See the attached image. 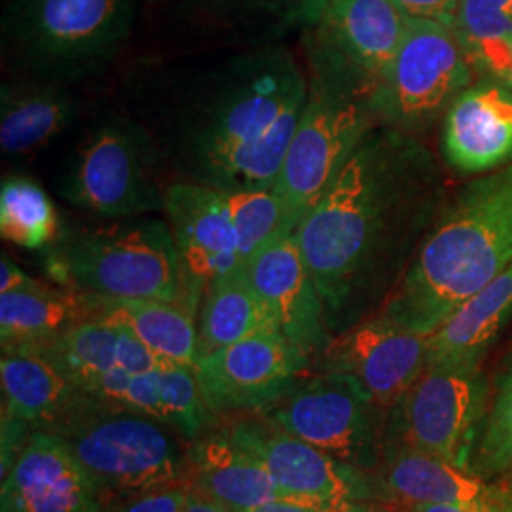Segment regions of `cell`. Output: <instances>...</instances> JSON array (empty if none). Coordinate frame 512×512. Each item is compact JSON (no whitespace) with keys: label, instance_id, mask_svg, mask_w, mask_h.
<instances>
[{"label":"cell","instance_id":"obj_42","mask_svg":"<svg viewBox=\"0 0 512 512\" xmlns=\"http://www.w3.org/2000/svg\"><path fill=\"white\" fill-rule=\"evenodd\" d=\"M154 2H171V0H154Z\"/></svg>","mask_w":512,"mask_h":512},{"label":"cell","instance_id":"obj_14","mask_svg":"<svg viewBox=\"0 0 512 512\" xmlns=\"http://www.w3.org/2000/svg\"><path fill=\"white\" fill-rule=\"evenodd\" d=\"M427 355L429 336L378 313L336 334L319 365L323 372L353 376L389 412L425 372Z\"/></svg>","mask_w":512,"mask_h":512},{"label":"cell","instance_id":"obj_37","mask_svg":"<svg viewBox=\"0 0 512 512\" xmlns=\"http://www.w3.org/2000/svg\"><path fill=\"white\" fill-rule=\"evenodd\" d=\"M35 279L25 274L18 264L8 255L0 258V294L18 291L27 285H31Z\"/></svg>","mask_w":512,"mask_h":512},{"label":"cell","instance_id":"obj_4","mask_svg":"<svg viewBox=\"0 0 512 512\" xmlns=\"http://www.w3.org/2000/svg\"><path fill=\"white\" fill-rule=\"evenodd\" d=\"M139 8L141 0H6L2 54L14 78L73 86L114 63Z\"/></svg>","mask_w":512,"mask_h":512},{"label":"cell","instance_id":"obj_11","mask_svg":"<svg viewBox=\"0 0 512 512\" xmlns=\"http://www.w3.org/2000/svg\"><path fill=\"white\" fill-rule=\"evenodd\" d=\"M488 416V380L480 366H427L389 410L387 442L473 469Z\"/></svg>","mask_w":512,"mask_h":512},{"label":"cell","instance_id":"obj_2","mask_svg":"<svg viewBox=\"0 0 512 512\" xmlns=\"http://www.w3.org/2000/svg\"><path fill=\"white\" fill-rule=\"evenodd\" d=\"M310 80L279 44L167 74L145 124L177 181L219 192L274 188Z\"/></svg>","mask_w":512,"mask_h":512},{"label":"cell","instance_id":"obj_21","mask_svg":"<svg viewBox=\"0 0 512 512\" xmlns=\"http://www.w3.org/2000/svg\"><path fill=\"white\" fill-rule=\"evenodd\" d=\"M0 382L2 410L35 431L61 435L101 404L38 351H2Z\"/></svg>","mask_w":512,"mask_h":512},{"label":"cell","instance_id":"obj_27","mask_svg":"<svg viewBox=\"0 0 512 512\" xmlns=\"http://www.w3.org/2000/svg\"><path fill=\"white\" fill-rule=\"evenodd\" d=\"M512 319V264L429 336L427 366H480Z\"/></svg>","mask_w":512,"mask_h":512},{"label":"cell","instance_id":"obj_17","mask_svg":"<svg viewBox=\"0 0 512 512\" xmlns=\"http://www.w3.org/2000/svg\"><path fill=\"white\" fill-rule=\"evenodd\" d=\"M107 511L92 476L54 433L33 431L2 476L0 512Z\"/></svg>","mask_w":512,"mask_h":512},{"label":"cell","instance_id":"obj_13","mask_svg":"<svg viewBox=\"0 0 512 512\" xmlns=\"http://www.w3.org/2000/svg\"><path fill=\"white\" fill-rule=\"evenodd\" d=\"M310 361L283 334L266 330L200 357L194 372L207 412L251 416L272 410Z\"/></svg>","mask_w":512,"mask_h":512},{"label":"cell","instance_id":"obj_35","mask_svg":"<svg viewBox=\"0 0 512 512\" xmlns=\"http://www.w3.org/2000/svg\"><path fill=\"white\" fill-rule=\"evenodd\" d=\"M188 486H169L147 494L129 497L109 512H183Z\"/></svg>","mask_w":512,"mask_h":512},{"label":"cell","instance_id":"obj_41","mask_svg":"<svg viewBox=\"0 0 512 512\" xmlns=\"http://www.w3.org/2000/svg\"><path fill=\"white\" fill-rule=\"evenodd\" d=\"M355 512H408V507L395 501H374V503H365L359 511Z\"/></svg>","mask_w":512,"mask_h":512},{"label":"cell","instance_id":"obj_7","mask_svg":"<svg viewBox=\"0 0 512 512\" xmlns=\"http://www.w3.org/2000/svg\"><path fill=\"white\" fill-rule=\"evenodd\" d=\"M165 160L139 120L110 114L93 124L59 175L57 192L84 213L135 219L164 211Z\"/></svg>","mask_w":512,"mask_h":512},{"label":"cell","instance_id":"obj_8","mask_svg":"<svg viewBox=\"0 0 512 512\" xmlns=\"http://www.w3.org/2000/svg\"><path fill=\"white\" fill-rule=\"evenodd\" d=\"M57 437L92 476L109 511L135 495L188 486L186 437L143 414L101 403Z\"/></svg>","mask_w":512,"mask_h":512},{"label":"cell","instance_id":"obj_29","mask_svg":"<svg viewBox=\"0 0 512 512\" xmlns=\"http://www.w3.org/2000/svg\"><path fill=\"white\" fill-rule=\"evenodd\" d=\"M101 315L131 330L160 361L196 366L200 359V336L196 315L164 300H110L101 298Z\"/></svg>","mask_w":512,"mask_h":512},{"label":"cell","instance_id":"obj_36","mask_svg":"<svg viewBox=\"0 0 512 512\" xmlns=\"http://www.w3.org/2000/svg\"><path fill=\"white\" fill-rule=\"evenodd\" d=\"M408 18L435 19L456 25L459 0H395Z\"/></svg>","mask_w":512,"mask_h":512},{"label":"cell","instance_id":"obj_38","mask_svg":"<svg viewBox=\"0 0 512 512\" xmlns=\"http://www.w3.org/2000/svg\"><path fill=\"white\" fill-rule=\"evenodd\" d=\"M408 512H512V503L501 505V507H458V505L423 503V505H408Z\"/></svg>","mask_w":512,"mask_h":512},{"label":"cell","instance_id":"obj_1","mask_svg":"<svg viewBox=\"0 0 512 512\" xmlns=\"http://www.w3.org/2000/svg\"><path fill=\"white\" fill-rule=\"evenodd\" d=\"M442 202L439 165L418 135L387 126L366 133L294 232L332 336L393 293Z\"/></svg>","mask_w":512,"mask_h":512},{"label":"cell","instance_id":"obj_39","mask_svg":"<svg viewBox=\"0 0 512 512\" xmlns=\"http://www.w3.org/2000/svg\"><path fill=\"white\" fill-rule=\"evenodd\" d=\"M183 512H228L224 511L220 505H217L215 501H211L209 497L198 494L196 490H188V497H186V503H184Z\"/></svg>","mask_w":512,"mask_h":512},{"label":"cell","instance_id":"obj_24","mask_svg":"<svg viewBox=\"0 0 512 512\" xmlns=\"http://www.w3.org/2000/svg\"><path fill=\"white\" fill-rule=\"evenodd\" d=\"M188 488L224 511H253L279 499V488L260 459L219 429L198 437L188 454Z\"/></svg>","mask_w":512,"mask_h":512},{"label":"cell","instance_id":"obj_26","mask_svg":"<svg viewBox=\"0 0 512 512\" xmlns=\"http://www.w3.org/2000/svg\"><path fill=\"white\" fill-rule=\"evenodd\" d=\"M101 298L65 285H31L0 294L2 351H35L101 315Z\"/></svg>","mask_w":512,"mask_h":512},{"label":"cell","instance_id":"obj_6","mask_svg":"<svg viewBox=\"0 0 512 512\" xmlns=\"http://www.w3.org/2000/svg\"><path fill=\"white\" fill-rule=\"evenodd\" d=\"M48 272L80 293L184 308L183 266L167 220L135 217L59 236L48 247Z\"/></svg>","mask_w":512,"mask_h":512},{"label":"cell","instance_id":"obj_23","mask_svg":"<svg viewBox=\"0 0 512 512\" xmlns=\"http://www.w3.org/2000/svg\"><path fill=\"white\" fill-rule=\"evenodd\" d=\"M35 351L48 357L88 395L110 376L141 374L164 363L131 330L109 319L84 321Z\"/></svg>","mask_w":512,"mask_h":512},{"label":"cell","instance_id":"obj_40","mask_svg":"<svg viewBox=\"0 0 512 512\" xmlns=\"http://www.w3.org/2000/svg\"><path fill=\"white\" fill-rule=\"evenodd\" d=\"M247 512H319L310 507H304V505H298V503H291V501H281V499H275L270 501L266 505H260L253 511Z\"/></svg>","mask_w":512,"mask_h":512},{"label":"cell","instance_id":"obj_31","mask_svg":"<svg viewBox=\"0 0 512 512\" xmlns=\"http://www.w3.org/2000/svg\"><path fill=\"white\" fill-rule=\"evenodd\" d=\"M473 69L512 82V0H459L454 25Z\"/></svg>","mask_w":512,"mask_h":512},{"label":"cell","instance_id":"obj_18","mask_svg":"<svg viewBox=\"0 0 512 512\" xmlns=\"http://www.w3.org/2000/svg\"><path fill=\"white\" fill-rule=\"evenodd\" d=\"M408 16L395 0H330L315 27L311 59L376 82L397 54Z\"/></svg>","mask_w":512,"mask_h":512},{"label":"cell","instance_id":"obj_34","mask_svg":"<svg viewBox=\"0 0 512 512\" xmlns=\"http://www.w3.org/2000/svg\"><path fill=\"white\" fill-rule=\"evenodd\" d=\"M473 471L484 478L512 471V357L499 376L494 403L476 446Z\"/></svg>","mask_w":512,"mask_h":512},{"label":"cell","instance_id":"obj_43","mask_svg":"<svg viewBox=\"0 0 512 512\" xmlns=\"http://www.w3.org/2000/svg\"><path fill=\"white\" fill-rule=\"evenodd\" d=\"M107 512H109V511H107Z\"/></svg>","mask_w":512,"mask_h":512},{"label":"cell","instance_id":"obj_32","mask_svg":"<svg viewBox=\"0 0 512 512\" xmlns=\"http://www.w3.org/2000/svg\"><path fill=\"white\" fill-rule=\"evenodd\" d=\"M2 238L23 249H48L59 238V219L46 190L35 181L16 175L0 186Z\"/></svg>","mask_w":512,"mask_h":512},{"label":"cell","instance_id":"obj_22","mask_svg":"<svg viewBox=\"0 0 512 512\" xmlns=\"http://www.w3.org/2000/svg\"><path fill=\"white\" fill-rule=\"evenodd\" d=\"M93 399L169 425L186 439H198L207 408L192 366L162 365L141 374H116L95 385Z\"/></svg>","mask_w":512,"mask_h":512},{"label":"cell","instance_id":"obj_5","mask_svg":"<svg viewBox=\"0 0 512 512\" xmlns=\"http://www.w3.org/2000/svg\"><path fill=\"white\" fill-rule=\"evenodd\" d=\"M311 67L308 99L274 184L289 234L329 190L366 133L380 126L372 110L374 82L323 61L311 59Z\"/></svg>","mask_w":512,"mask_h":512},{"label":"cell","instance_id":"obj_20","mask_svg":"<svg viewBox=\"0 0 512 512\" xmlns=\"http://www.w3.org/2000/svg\"><path fill=\"white\" fill-rule=\"evenodd\" d=\"M374 478L384 501L406 507L423 503L501 507L512 503V490L490 484L473 469L393 442L385 444L384 458Z\"/></svg>","mask_w":512,"mask_h":512},{"label":"cell","instance_id":"obj_25","mask_svg":"<svg viewBox=\"0 0 512 512\" xmlns=\"http://www.w3.org/2000/svg\"><path fill=\"white\" fill-rule=\"evenodd\" d=\"M80 101L71 86L14 78L0 90V148L4 158H31L73 126Z\"/></svg>","mask_w":512,"mask_h":512},{"label":"cell","instance_id":"obj_19","mask_svg":"<svg viewBox=\"0 0 512 512\" xmlns=\"http://www.w3.org/2000/svg\"><path fill=\"white\" fill-rule=\"evenodd\" d=\"M442 152L461 173H492L512 164V88L484 76L442 118Z\"/></svg>","mask_w":512,"mask_h":512},{"label":"cell","instance_id":"obj_28","mask_svg":"<svg viewBox=\"0 0 512 512\" xmlns=\"http://www.w3.org/2000/svg\"><path fill=\"white\" fill-rule=\"evenodd\" d=\"M330 0H184L200 23L220 37L251 46L277 44L291 33L315 29Z\"/></svg>","mask_w":512,"mask_h":512},{"label":"cell","instance_id":"obj_9","mask_svg":"<svg viewBox=\"0 0 512 512\" xmlns=\"http://www.w3.org/2000/svg\"><path fill=\"white\" fill-rule=\"evenodd\" d=\"M473 84V65L452 25L408 18L403 42L376 82L372 110L380 126L418 135Z\"/></svg>","mask_w":512,"mask_h":512},{"label":"cell","instance_id":"obj_16","mask_svg":"<svg viewBox=\"0 0 512 512\" xmlns=\"http://www.w3.org/2000/svg\"><path fill=\"white\" fill-rule=\"evenodd\" d=\"M247 277L275 330L310 359L332 342L325 306L294 234L268 241L247 264Z\"/></svg>","mask_w":512,"mask_h":512},{"label":"cell","instance_id":"obj_15","mask_svg":"<svg viewBox=\"0 0 512 512\" xmlns=\"http://www.w3.org/2000/svg\"><path fill=\"white\" fill-rule=\"evenodd\" d=\"M164 213L183 266L184 308L196 315L215 279L245 268L238 236L222 192L203 184L173 181Z\"/></svg>","mask_w":512,"mask_h":512},{"label":"cell","instance_id":"obj_10","mask_svg":"<svg viewBox=\"0 0 512 512\" xmlns=\"http://www.w3.org/2000/svg\"><path fill=\"white\" fill-rule=\"evenodd\" d=\"M264 416L296 439L368 475H376L384 458L389 414L344 372H323L298 382Z\"/></svg>","mask_w":512,"mask_h":512},{"label":"cell","instance_id":"obj_33","mask_svg":"<svg viewBox=\"0 0 512 512\" xmlns=\"http://www.w3.org/2000/svg\"><path fill=\"white\" fill-rule=\"evenodd\" d=\"M230 220L238 236L243 266L272 239L289 234L285 209L274 188L222 192Z\"/></svg>","mask_w":512,"mask_h":512},{"label":"cell","instance_id":"obj_30","mask_svg":"<svg viewBox=\"0 0 512 512\" xmlns=\"http://www.w3.org/2000/svg\"><path fill=\"white\" fill-rule=\"evenodd\" d=\"M266 330H275L274 323L245 268L222 275L209 285L198 323L200 357Z\"/></svg>","mask_w":512,"mask_h":512},{"label":"cell","instance_id":"obj_3","mask_svg":"<svg viewBox=\"0 0 512 512\" xmlns=\"http://www.w3.org/2000/svg\"><path fill=\"white\" fill-rule=\"evenodd\" d=\"M512 264V164L461 188L444 207L380 313L431 336Z\"/></svg>","mask_w":512,"mask_h":512},{"label":"cell","instance_id":"obj_12","mask_svg":"<svg viewBox=\"0 0 512 512\" xmlns=\"http://www.w3.org/2000/svg\"><path fill=\"white\" fill-rule=\"evenodd\" d=\"M224 431L262 461L281 501L319 512H355L384 501L374 476L296 439L264 414L243 416Z\"/></svg>","mask_w":512,"mask_h":512}]
</instances>
